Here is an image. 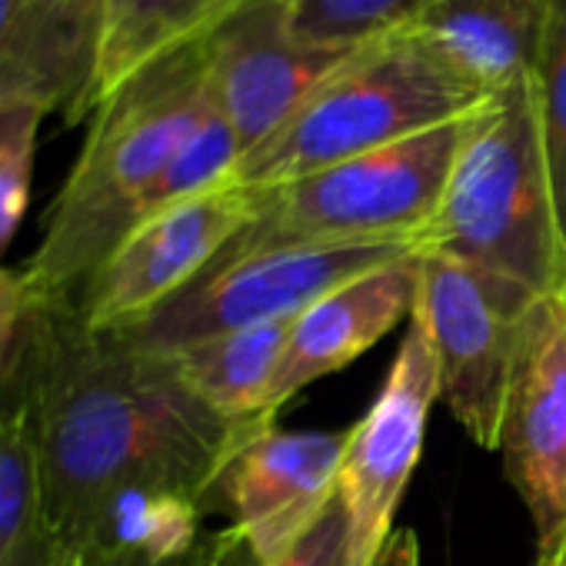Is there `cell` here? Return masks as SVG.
Here are the masks:
<instances>
[{"instance_id": "21", "label": "cell", "mask_w": 566, "mask_h": 566, "mask_svg": "<svg viewBox=\"0 0 566 566\" xmlns=\"http://www.w3.org/2000/svg\"><path fill=\"white\" fill-rule=\"evenodd\" d=\"M291 28L321 48H357L423 18L440 0H283Z\"/></svg>"}, {"instance_id": "11", "label": "cell", "mask_w": 566, "mask_h": 566, "mask_svg": "<svg viewBox=\"0 0 566 566\" xmlns=\"http://www.w3.org/2000/svg\"><path fill=\"white\" fill-rule=\"evenodd\" d=\"M203 51L210 101L250 154L354 48L304 41L283 0H243L203 34Z\"/></svg>"}, {"instance_id": "24", "label": "cell", "mask_w": 566, "mask_h": 566, "mask_svg": "<svg viewBox=\"0 0 566 566\" xmlns=\"http://www.w3.org/2000/svg\"><path fill=\"white\" fill-rule=\"evenodd\" d=\"M28 307H31V291L24 283V273H11L0 266V400H4L8 390Z\"/></svg>"}, {"instance_id": "6", "label": "cell", "mask_w": 566, "mask_h": 566, "mask_svg": "<svg viewBox=\"0 0 566 566\" xmlns=\"http://www.w3.org/2000/svg\"><path fill=\"white\" fill-rule=\"evenodd\" d=\"M410 250V240L220 250L184 291L117 334L147 350L177 354L230 331L297 321L340 283Z\"/></svg>"}, {"instance_id": "8", "label": "cell", "mask_w": 566, "mask_h": 566, "mask_svg": "<svg viewBox=\"0 0 566 566\" xmlns=\"http://www.w3.org/2000/svg\"><path fill=\"white\" fill-rule=\"evenodd\" d=\"M500 450L543 566L566 533V287L536 297L523 314Z\"/></svg>"}, {"instance_id": "13", "label": "cell", "mask_w": 566, "mask_h": 566, "mask_svg": "<svg viewBox=\"0 0 566 566\" xmlns=\"http://www.w3.org/2000/svg\"><path fill=\"white\" fill-rule=\"evenodd\" d=\"M104 0H0V111L41 107L91 120Z\"/></svg>"}, {"instance_id": "16", "label": "cell", "mask_w": 566, "mask_h": 566, "mask_svg": "<svg viewBox=\"0 0 566 566\" xmlns=\"http://www.w3.org/2000/svg\"><path fill=\"white\" fill-rule=\"evenodd\" d=\"M549 0H440L413 21L467 77L496 91L530 74Z\"/></svg>"}, {"instance_id": "1", "label": "cell", "mask_w": 566, "mask_h": 566, "mask_svg": "<svg viewBox=\"0 0 566 566\" xmlns=\"http://www.w3.org/2000/svg\"><path fill=\"white\" fill-rule=\"evenodd\" d=\"M4 397L34 450L54 566L117 490L164 486L207 510L233 450L266 427L210 410L170 354L94 331L74 297H31Z\"/></svg>"}, {"instance_id": "9", "label": "cell", "mask_w": 566, "mask_h": 566, "mask_svg": "<svg viewBox=\"0 0 566 566\" xmlns=\"http://www.w3.org/2000/svg\"><path fill=\"white\" fill-rule=\"evenodd\" d=\"M440 400V367L427 324L410 314V327L364 420L347 433L337 496L347 510L360 566H370L384 539L397 530V510L423 453L427 420Z\"/></svg>"}, {"instance_id": "19", "label": "cell", "mask_w": 566, "mask_h": 566, "mask_svg": "<svg viewBox=\"0 0 566 566\" xmlns=\"http://www.w3.org/2000/svg\"><path fill=\"white\" fill-rule=\"evenodd\" d=\"M0 566H54L34 450L8 397L0 400Z\"/></svg>"}, {"instance_id": "15", "label": "cell", "mask_w": 566, "mask_h": 566, "mask_svg": "<svg viewBox=\"0 0 566 566\" xmlns=\"http://www.w3.org/2000/svg\"><path fill=\"white\" fill-rule=\"evenodd\" d=\"M200 516L203 503L177 490H117L97 506L67 566H170L200 546Z\"/></svg>"}, {"instance_id": "14", "label": "cell", "mask_w": 566, "mask_h": 566, "mask_svg": "<svg viewBox=\"0 0 566 566\" xmlns=\"http://www.w3.org/2000/svg\"><path fill=\"white\" fill-rule=\"evenodd\" d=\"M420 294V253L410 250L377 270H367L317 304H311L291 327L287 350L270 387L266 410L287 403L294 394L321 377H331L364 357L377 340H384L403 317L413 314Z\"/></svg>"}, {"instance_id": "18", "label": "cell", "mask_w": 566, "mask_h": 566, "mask_svg": "<svg viewBox=\"0 0 566 566\" xmlns=\"http://www.w3.org/2000/svg\"><path fill=\"white\" fill-rule=\"evenodd\" d=\"M237 4L243 0H104L94 111L157 57L210 34Z\"/></svg>"}, {"instance_id": "26", "label": "cell", "mask_w": 566, "mask_h": 566, "mask_svg": "<svg viewBox=\"0 0 566 566\" xmlns=\"http://www.w3.org/2000/svg\"><path fill=\"white\" fill-rule=\"evenodd\" d=\"M559 556H566V533L559 536V543H556V549H553V556H549V559H546L543 566H553V563H556Z\"/></svg>"}, {"instance_id": "25", "label": "cell", "mask_w": 566, "mask_h": 566, "mask_svg": "<svg viewBox=\"0 0 566 566\" xmlns=\"http://www.w3.org/2000/svg\"><path fill=\"white\" fill-rule=\"evenodd\" d=\"M370 566H420V539H417V533L407 530V526L403 530L397 526L384 539V546L377 549Z\"/></svg>"}, {"instance_id": "5", "label": "cell", "mask_w": 566, "mask_h": 566, "mask_svg": "<svg viewBox=\"0 0 566 566\" xmlns=\"http://www.w3.org/2000/svg\"><path fill=\"white\" fill-rule=\"evenodd\" d=\"M467 117L287 184L250 187L253 220L223 250L413 243L440 203Z\"/></svg>"}, {"instance_id": "12", "label": "cell", "mask_w": 566, "mask_h": 566, "mask_svg": "<svg viewBox=\"0 0 566 566\" xmlns=\"http://www.w3.org/2000/svg\"><path fill=\"white\" fill-rule=\"evenodd\" d=\"M347 433L256 427L210 486L207 506H223L230 526L260 559L287 553L337 500Z\"/></svg>"}, {"instance_id": "17", "label": "cell", "mask_w": 566, "mask_h": 566, "mask_svg": "<svg viewBox=\"0 0 566 566\" xmlns=\"http://www.w3.org/2000/svg\"><path fill=\"white\" fill-rule=\"evenodd\" d=\"M294 321H273L184 347L174 357L184 384L220 417L237 423H273L266 400L287 350Z\"/></svg>"}, {"instance_id": "22", "label": "cell", "mask_w": 566, "mask_h": 566, "mask_svg": "<svg viewBox=\"0 0 566 566\" xmlns=\"http://www.w3.org/2000/svg\"><path fill=\"white\" fill-rule=\"evenodd\" d=\"M197 566H360L354 533L340 496L321 513V520L276 559H260L250 543L233 530L203 533L197 546Z\"/></svg>"}, {"instance_id": "3", "label": "cell", "mask_w": 566, "mask_h": 566, "mask_svg": "<svg viewBox=\"0 0 566 566\" xmlns=\"http://www.w3.org/2000/svg\"><path fill=\"white\" fill-rule=\"evenodd\" d=\"M413 250L457 256L530 297L566 287V240L530 74L490 91L467 117L440 203Z\"/></svg>"}, {"instance_id": "10", "label": "cell", "mask_w": 566, "mask_h": 566, "mask_svg": "<svg viewBox=\"0 0 566 566\" xmlns=\"http://www.w3.org/2000/svg\"><path fill=\"white\" fill-rule=\"evenodd\" d=\"M253 220V190L227 180L140 220L74 297L94 331H124L170 301Z\"/></svg>"}, {"instance_id": "27", "label": "cell", "mask_w": 566, "mask_h": 566, "mask_svg": "<svg viewBox=\"0 0 566 566\" xmlns=\"http://www.w3.org/2000/svg\"><path fill=\"white\" fill-rule=\"evenodd\" d=\"M170 566H197V549H193L187 559H177V563H170Z\"/></svg>"}, {"instance_id": "7", "label": "cell", "mask_w": 566, "mask_h": 566, "mask_svg": "<svg viewBox=\"0 0 566 566\" xmlns=\"http://www.w3.org/2000/svg\"><path fill=\"white\" fill-rule=\"evenodd\" d=\"M533 301L513 283L457 256L420 253L413 314L427 324L437 350L440 400L483 450H500L520 324Z\"/></svg>"}, {"instance_id": "2", "label": "cell", "mask_w": 566, "mask_h": 566, "mask_svg": "<svg viewBox=\"0 0 566 566\" xmlns=\"http://www.w3.org/2000/svg\"><path fill=\"white\" fill-rule=\"evenodd\" d=\"M207 107L203 38L157 57L97 104L87 140L24 266L31 297L81 294L97 266L144 220L150 190Z\"/></svg>"}, {"instance_id": "28", "label": "cell", "mask_w": 566, "mask_h": 566, "mask_svg": "<svg viewBox=\"0 0 566 566\" xmlns=\"http://www.w3.org/2000/svg\"><path fill=\"white\" fill-rule=\"evenodd\" d=\"M553 566H566V556H559V559H556Z\"/></svg>"}, {"instance_id": "23", "label": "cell", "mask_w": 566, "mask_h": 566, "mask_svg": "<svg viewBox=\"0 0 566 566\" xmlns=\"http://www.w3.org/2000/svg\"><path fill=\"white\" fill-rule=\"evenodd\" d=\"M41 107L0 111V260H4L31 203L38 134L44 124Z\"/></svg>"}, {"instance_id": "4", "label": "cell", "mask_w": 566, "mask_h": 566, "mask_svg": "<svg viewBox=\"0 0 566 566\" xmlns=\"http://www.w3.org/2000/svg\"><path fill=\"white\" fill-rule=\"evenodd\" d=\"M490 97L423 31L403 24L357 44L263 144L240 157L233 180L276 187L443 127Z\"/></svg>"}, {"instance_id": "20", "label": "cell", "mask_w": 566, "mask_h": 566, "mask_svg": "<svg viewBox=\"0 0 566 566\" xmlns=\"http://www.w3.org/2000/svg\"><path fill=\"white\" fill-rule=\"evenodd\" d=\"M530 87L543 130L556 217L566 240V0H549L546 4L539 48L530 67Z\"/></svg>"}]
</instances>
